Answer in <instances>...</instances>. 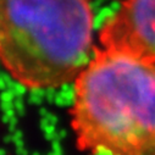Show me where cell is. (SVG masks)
Here are the masks:
<instances>
[{
  "label": "cell",
  "mask_w": 155,
  "mask_h": 155,
  "mask_svg": "<svg viewBox=\"0 0 155 155\" xmlns=\"http://www.w3.org/2000/svg\"><path fill=\"white\" fill-rule=\"evenodd\" d=\"M91 0H0V66L27 89L76 80L93 56Z\"/></svg>",
  "instance_id": "obj_2"
},
{
  "label": "cell",
  "mask_w": 155,
  "mask_h": 155,
  "mask_svg": "<svg viewBox=\"0 0 155 155\" xmlns=\"http://www.w3.org/2000/svg\"><path fill=\"white\" fill-rule=\"evenodd\" d=\"M148 155H155V150H153V151H151V153H149Z\"/></svg>",
  "instance_id": "obj_4"
},
{
  "label": "cell",
  "mask_w": 155,
  "mask_h": 155,
  "mask_svg": "<svg viewBox=\"0 0 155 155\" xmlns=\"http://www.w3.org/2000/svg\"><path fill=\"white\" fill-rule=\"evenodd\" d=\"M101 48L155 62V0H122L99 31Z\"/></svg>",
  "instance_id": "obj_3"
},
{
  "label": "cell",
  "mask_w": 155,
  "mask_h": 155,
  "mask_svg": "<svg viewBox=\"0 0 155 155\" xmlns=\"http://www.w3.org/2000/svg\"><path fill=\"white\" fill-rule=\"evenodd\" d=\"M70 125L87 155L155 150V62L95 48L73 81Z\"/></svg>",
  "instance_id": "obj_1"
}]
</instances>
